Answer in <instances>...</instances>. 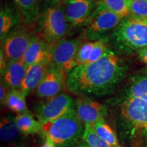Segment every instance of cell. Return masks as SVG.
Wrapping results in <instances>:
<instances>
[{"instance_id": "cell-13", "label": "cell", "mask_w": 147, "mask_h": 147, "mask_svg": "<svg viewBox=\"0 0 147 147\" xmlns=\"http://www.w3.org/2000/svg\"><path fill=\"white\" fill-rule=\"evenodd\" d=\"M108 49L106 39L82 42L76 54V66L88 65L97 61L105 54Z\"/></svg>"}, {"instance_id": "cell-17", "label": "cell", "mask_w": 147, "mask_h": 147, "mask_svg": "<svg viewBox=\"0 0 147 147\" xmlns=\"http://www.w3.org/2000/svg\"><path fill=\"white\" fill-rule=\"evenodd\" d=\"M23 61H9L7 68L1 77L2 81L10 89H19L28 69Z\"/></svg>"}, {"instance_id": "cell-29", "label": "cell", "mask_w": 147, "mask_h": 147, "mask_svg": "<svg viewBox=\"0 0 147 147\" xmlns=\"http://www.w3.org/2000/svg\"><path fill=\"white\" fill-rule=\"evenodd\" d=\"M137 53L140 60L147 65V47L138 51Z\"/></svg>"}, {"instance_id": "cell-23", "label": "cell", "mask_w": 147, "mask_h": 147, "mask_svg": "<svg viewBox=\"0 0 147 147\" xmlns=\"http://www.w3.org/2000/svg\"><path fill=\"white\" fill-rule=\"evenodd\" d=\"M108 10L123 18L131 14V0H98Z\"/></svg>"}, {"instance_id": "cell-14", "label": "cell", "mask_w": 147, "mask_h": 147, "mask_svg": "<svg viewBox=\"0 0 147 147\" xmlns=\"http://www.w3.org/2000/svg\"><path fill=\"white\" fill-rule=\"evenodd\" d=\"M23 61L28 67L40 62H51V45L34 34Z\"/></svg>"}, {"instance_id": "cell-4", "label": "cell", "mask_w": 147, "mask_h": 147, "mask_svg": "<svg viewBox=\"0 0 147 147\" xmlns=\"http://www.w3.org/2000/svg\"><path fill=\"white\" fill-rule=\"evenodd\" d=\"M84 125L76 110H69L56 119L42 124V135L51 139L58 147H69L83 135Z\"/></svg>"}, {"instance_id": "cell-6", "label": "cell", "mask_w": 147, "mask_h": 147, "mask_svg": "<svg viewBox=\"0 0 147 147\" xmlns=\"http://www.w3.org/2000/svg\"><path fill=\"white\" fill-rule=\"evenodd\" d=\"M122 17L111 12L97 1L94 10L84 24V38L89 41L106 39V36L118 26Z\"/></svg>"}, {"instance_id": "cell-7", "label": "cell", "mask_w": 147, "mask_h": 147, "mask_svg": "<svg viewBox=\"0 0 147 147\" xmlns=\"http://www.w3.org/2000/svg\"><path fill=\"white\" fill-rule=\"evenodd\" d=\"M34 34L26 25L18 26L1 42V51L8 61H23Z\"/></svg>"}, {"instance_id": "cell-20", "label": "cell", "mask_w": 147, "mask_h": 147, "mask_svg": "<svg viewBox=\"0 0 147 147\" xmlns=\"http://www.w3.org/2000/svg\"><path fill=\"white\" fill-rule=\"evenodd\" d=\"M15 121L21 134L24 135L34 134H42V124L36 120L30 113L18 114Z\"/></svg>"}, {"instance_id": "cell-3", "label": "cell", "mask_w": 147, "mask_h": 147, "mask_svg": "<svg viewBox=\"0 0 147 147\" xmlns=\"http://www.w3.org/2000/svg\"><path fill=\"white\" fill-rule=\"evenodd\" d=\"M113 45L121 51L134 52L147 47V19L129 15L111 34Z\"/></svg>"}, {"instance_id": "cell-28", "label": "cell", "mask_w": 147, "mask_h": 147, "mask_svg": "<svg viewBox=\"0 0 147 147\" xmlns=\"http://www.w3.org/2000/svg\"><path fill=\"white\" fill-rule=\"evenodd\" d=\"M8 60L5 58L4 54L2 52V51H1L0 53V69H1V75L2 76L3 74L4 73L5 69L7 68V66H8Z\"/></svg>"}, {"instance_id": "cell-12", "label": "cell", "mask_w": 147, "mask_h": 147, "mask_svg": "<svg viewBox=\"0 0 147 147\" xmlns=\"http://www.w3.org/2000/svg\"><path fill=\"white\" fill-rule=\"evenodd\" d=\"M76 112L78 118L84 125L93 126L102 121L107 115V108L100 103L89 98H80L76 100Z\"/></svg>"}, {"instance_id": "cell-27", "label": "cell", "mask_w": 147, "mask_h": 147, "mask_svg": "<svg viewBox=\"0 0 147 147\" xmlns=\"http://www.w3.org/2000/svg\"><path fill=\"white\" fill-rule=\"evenodd\" d=\"M10 91V88L2 80H1V84H0V101H1V104H3V105L5 104L7 96H8Z\"/></svg>"}, {"instance_id": "cell-11", "label": "cell", "mask_w": 147, "mask_h": 147, "mask_svg": "<svg viewBox=\"0 0 147 147\" xmlns=\"http://www.w3.org/2000/svg\"><path fill=\"white\" fill-rule=\"evenodd\" d=\"M96 1L93 0H65L64 12L71 26L84 25L94 10Z\"/></svg>"}, {"instance_id": "cell-31", "label": "cell", "mask_w": 147, "mask_h": 147, "mask_svg": "<svg viewBox=\"0 0 147 147\" xmlns=\"http://www.w3.org/2000/svg\"><path fill=\"white\" fill-rule=\"evenodd\" d=\"M75 147H91V146H90V145L88 144L87 142H85L84 141L83 142L79 143V144L78 145H76V146Z\"/></svg>"}, {"instance_id": "cell-34", "label": "cell", "mask_w": 147, "mask_h": 147, "mask_svg": "<svg viewBox=\"0 0 147 147\" xmlns=\"http://www.w3.org/2000/svg\"><path fill=\"white\" fill-rule=\"evenodd\" d=\"M93 1H96V2H97V1H98V0H93Z\"/></svg>"}, {"instance_id": "cell-35", "label": "cell", "mask_w": 147, "mask_h": 147, "mask_svg": "<svg viewBox=\"0 0 147 147\" xmlns=\"http://www.w3.org/2000/svg\"><path fill=\"white\" fill-rule=\"evenodd\" d=\"M132 147H138V146H132Z\"/></svg>"}, {"instance_id": "cell-1", "label": "cell", "mask_w": 147, "mask_h": 147, "mask_svg": "<svg viewBox=\"0 0 147 147\" xmlns=\"http://www.w3.org/2000/svg\"><path fill=\"white\" fill-rule=\"evenodd\" d=\"M126 71L119 57L108 48L97 61L74 67L67 74L65 88L76 95L102 96L114 91Z\"/></svg>"}, {"instance_id": "cell-19", "label": "cell", "mask_w": 147, "mask_h": 147, "mask_svg": "<svg viewBox=\"0 0 147 147\" xmlns=\"http://www.w3.org/2000/svg\"><path fill=\"white\" fill-rule=\"evenodd\" d=\"M125 95L147 103V68L138 71L130 78Z\"/></svg>"}, {"instance_id": "cell-8", "label": "cell", "mask_w": 147, "mask_h": 147, "mask_svg": "<svg viewBox=\"0 0 147 147\" xmlns=\"http://www.w3.org/2000/svg\"><path fill=\"white\" fill-rule=\"evenodd\" d=\"M82 42L81 39H64L51 45V62L68 74L76 66L77 52Z\"/></svg>"}, {"instance_id": "cell-25", "label": "cell", "mask_w": 147, "mask_h": 147, "mask_svg": "<svg viewBox=\"0 0 147 147\" xmlns=\"http://www.w3.org/2000/svg\"><path fill=\"white\" fill-rule=\"evenodd\" d=\"M82 139L91 147H111L107 142L96 133L93 127L89 125H84Z\"/></svg>"}, {"instance_id": "cell-21", "label": "cell", "mask_w": 147, "mask_h": 147, "mask_svg": "<svg viewBox=\"0 0 147 147\" xmlns=\"http://www.w3.org/2000/svg\"><path fill=\"white\" fill-rule=\"evenodd\" d=\"M25 97L26 96L19 89H10L4 105L18 115L30 113L27 108Z\"/></svg>"}, {"instance_id": "cell-24", "label": "cell", "mask_w": 147, "mask_h": 147, "mask_svg": "<svg viewBox=\"0 0 147 147\" xmlns=\"http://www.w3.org/2000/svg\"><path fill=\"white\" fill-rule=\"evenodd\" d=\"M95 131L100 136L107 142L111 147H123L119 143L114 130L105 121H102L93 125Z\"/></svg>"}, {"instance_id": "cell-26", "label": "cell", "mask_w": 147, "mask_h": 147, "mask_svg": "<svg viewBox=\"0 0 147 147\" xmlns=\"http://www.w3.org/2000/svg\"><path fill=\"white\" fill-rule=\"evenodd\" d=\"M130 11V15L147 19V0H131Z\"/></svg>"}, {"instance_id": "cell-18", "label": "cell", "mask_w": 147, "mask_h": 147, "mask_svg": "<svg viewBox=\"0 0 147 147\" xmlns=\"http://www.w3.org/2000/svg\"><path fill=\"white\" fill-rule=\"evenodd\" d=\"M42 0H14L21 13L24 25L29 28L35 27L40 14Z\"/></svg>"}, {"instance_id": "cell-2", "label": "cell", "mask_w": 147, "mask_h": 147, "mask_svg": "<svg viewBox=\"0 0 147 147\" xmlns=\"http://www.w3.org/2000/svg\"><path fill=\"white\" fill-rule=\"evenodd\" d=\"M120 117L133 146L147 147V103L125 95L121 103Z\"/></svg>"}, {"instance_id": "cell-30", "label": "cell", "mask_w": 147, "mask_h": 147, "mask_svg": "<svg viewBox=\"0 0 147 147\" xmlns=\"http://www.w3.org/2000/svg\"><path fill=\"white\" fill-rule=\"evenodd\" d=\"M41 147H56V145L51 139L48 138H45V142L43 143Z\"/></svg>"}, {"instance_id": "cell-16", "label": "cell", "mask_w": 147, "mask_h": 147, "mask_svg": "<svg viewBox=\"0 0 147 147\" xmlns=\"http://www.w3.org/2000/svg\"><path fill=\"white\" fill-rule=\"evenodd\" d=\"M51 62H40L29 66L19 90L27 96L39 85Z\"/></svg>"}, {"instance_id": "cell-22", "label": "cell", "mask_w": 147, "mask_h": 147, "mask_svg": "<svg viewBox=\"0 0 147 147\" xmlns=\"http://www.w3.org/2000/svg\"><path fill=\"white\" fill-rule=\"evenodd\" d=\"M21 132L18 127L15 117H5L0 123V138L5 142H10L18 137Z\"/></svg>"}, {"instance_id": "cell-33", "label": "cell", "mask_w": 147, "mask_h": 147, "mask_svg": "<svg viewBox=\"0 0 147 147\" xmlns=\"http://www.w3.org/2000/svg\"><path fill=\"white\" fill-rule=\"evenodd\" d=\"M14 147H26L25 146H14Z\"/></svg>"}, {"instance_id": "cell-10", "label": "cell", "mask_w": 147, "mask_h": 147, "mask_svg": "<svg viewBox=\"0 0 147 147\" xmlns=\"http://www.w3.org/2000/svg\"><path fill=\"white\" fill-rule=\"evenodd\" d=\"M67 76V73L51 62L45 77L36 89V95L40 98L49 100L59 94L66 87Z\"/></svg>"}, {"instance_id": "cell-5", "label": "cell", "mask_w": 147, "mask_h": 147, "mask_svg": "<svg viewBox=\"0 0 147 147\" xmlns=\"http://www.w3.org/2000/svg\"><path fill=\"white\" fill-rule=\"evenodd\" d=\"M36 26L37 36L52 45L67 36L71 25L66 18L63 5L52 3L40 12Z\"/></svg>"}, {"instance_id": "cell-32", "label": "cell", "mask_w": 147, "mask_h": 147, "mask_svg": "<svg viewBox=\"0 0 147 147\" xmlns=\"http://www.w3.org/2000/svg\"><path fill=\"white\" fill-rule=\"evenodd\" d=\"M49 1H50L51 3H53V4H59V3H61V1L62 0H49Z\"/></svg>"}, {"instance_id": "cell-15", "label": "cell", "mask_w": 147, "mask_h": 147, "mask_svg": "<svg viewBox=\"0 0 147 147\" xmlns=\"http://www.w3.org/2000/svg\"><path fill=\"white\" fill-rule=\"evenodd\" d=\"M22 21L21 13L15 3L8 2L1 5L0 11V39L1 42L5 37L19 26Z\"/></svg>"}, {"instance_id": "cell-9", "label": "cell", "mask_w": 147, "mask_h": 147, "mask_svg": "<svg viewBox=\"0 0 147 147\" xmlns=\"http://www.w3.org/2000/svg\"><path fill=\"white\" fill-rule=\"evenodd\" d=\"M76 101L65 93H59L38 106L36 117L42 124L56 120L69 112L75 109Z\"/></svg>"}]
</instances>
